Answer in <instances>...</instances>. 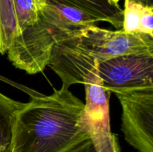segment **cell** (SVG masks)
<instances>
[{
    "label": "cell",
    "mask_w": 153,
    "mask_h": 152,
    "mask_svg": "<svg viewBox=\"0 0 153 152\" xmlns=\"http://www.w3.org/2000/svg\"><path fill=\"white\" fill-rule=\"evenodd\" d=\"M84 109L63 85L51 95L33 97L16 116L11 152H65L91 138Z\"/></svg>",
    "instance_id": "cell-1"
},
{
    "label": "cell",
    "mask_w": 153,
    "mask_h": 152,
    "mask_svg": "<svg viewBox=\"0 0 153 152\" xmlns=\"http://www.w3.org/2000/svg\"><path fill=\"white\" fill-rule=\"evenodd\" d=\"M145 52H153V37L148 34L90 25L57 43L47 66L59 76L63 86L69 88L83 83L96 64L120 55Z\"/></svg>",
    "instance_id": "cell-2"
},
{
    "label": "cell",
    "mask_w": 153,
    "mask_h": 152,
    "mask_svg": "<svg viewBox=\"0 0 153 152\" xmlns=\"http://www.w3.org/2000/svg\"><path fill=\"white\" fill-rule=\"evenodd\" d=\"M98 22L79 9L46 1L39 10L37 20L13 39L7 58L16 68L30 75L38 73L48 66L57 43Z\"/></svg>",
    "instance_id": "cell-3"
},
{
    "label": "cell",
    "mask_w": 153,
    "mask_h": 152,
    "mask_svg": "<svg viewBox=\"0 0 153 152\" xmlns=\"http://www.w3.org/2000/svg\"><path fill=\"white\" fill-rule=\"evenodd\" d=\"M122 107V131L139 152H153V86L114 91Z\"/></svg>",
    "instance_id": "cell-4"
},
{
    "label": "cell",
    "mask_w": 153,
    "mask_h": 152,
    "mask_svg": "<svg viewBox=\"0 0 153 152\" xmlns=\"http://www.w3.org/2000/svg\"><path fill=\"white\" fill-rule=\"evenodd\" d=\"M91 72L110 92L153 86V52L115 57L96 64Z\"/></svg>",
    "instance_id": "cell-5"
},
{
    "label": "cell",
    "mask_w": 153,
    "mask_h": 152,
    "mask_svg": "<svg viewBox=\"0 0 153 152\" xmlns=\"http://www.w3.org/2000/svg\"><path fill=\"white\" fill-rule=\"evenodd\" d=\"M84 119L91 140L98 152H120L116 135L111 132L109 116L110 91L102 87L94 72L85 77Z\"/></svg>",
    "instance_id": "cell-6"
},
{
    "label": "cell",
    "mask_w": 153,
    "mask_h": 152,
    "mask_svg": "<svg viewBox=\"0 0 153 152\" xmlns=\"http://www.w3.org/2000/svg\"><path fill=\"white\" fill-rule=\"evenodd\" d=\"M75 7L95 18L99 22H106L117 30L123 21V8L120 0H46Z\"/></svg>",
    "instance_id": "cell-7"
},
{
    "label": "cell",
    "mask_w": 153,
    "mask_h": 152,
    "mask_svg": "<svg viewBox=\"0 0 153 152\" xmlns=\"http://www.w3.org/2000/svg\"><path fill=\"white\" fill-rule=\"evenodd\" d=\"M25 104L0 92V152H11L15 119Z\"/></svg>",
    "instance_id": "cell-8"
},
{
    "label": "cell",
    "mask_w": 153,
    "mask_h": 152,
    "mask_svg": "<svg viewBox=\"0 0 153 152\" xmlns=\"http://www.w3.org/2000/svg\"><path fill=\"white\" fill-rule=\"evenodd\" d=\"M0 32L4 54L16 33L13 0H0Z\"/></svg>",
    "instance_id": "cell-9"
},
{
    "label": "cell",
    "mask_w": 153,
    "mask_h": 152,
    "mask_svg": "<svg viewBox=\"0 0 153 152\" xmlns=\"http://www.w3.org/2000/svg\"><path fill=\"white\" fill-rule=\"evenodd\" d=\"M146 7V4L135 0H124L123 21L121 29L129 34H143L141 23Z\"/></svg>",
    "instance_id": "cell-10"
},
{
    "label": "cell",
    "mask_w": 153,
    "mask_h": 152,
    "mask_svg": "<svg viewBox=\"0 0 153 152\" xmlns=\"http://www.w3.org/2000/svg\"><path fill=\"white\" fill-rule=\"evenodd\" d=\"M13 3L16 16V37L37 20L40 8L35 0H13Z\"/></svg>",
    "instance_id": "cell-11"
},
{
    "label": "cell",
    "mask_w": 153,
    "mask_h": 152,
    "mask_svg": "<svg viewBox=\"0 0 153 152\" xmlns=\"http://www.w3.org/2000/svg\"><path fill=\"white\" fill-rule=\"evenodd\" d=\"M65 152H98L91 138L78 143Z\"/></svg>",
    "instance_id": "cell-12"
},
{
    "label": "cell",
    "mask_w": 153,
    "mask_h": 152,
    "mask_svg": "<svg viewBox=\"0 0 153 152\" xmlns=\"http://www.w3.org/2000/svg\"><path fill=\"white\" fill-rule=\"evenodd\" d=\"M135 1L143 3V4H146V5L153 6V0H135Z\"/></svg>",
    "instance_id": "cell-13"
},
{
    "label": "cell",
    "mask_w": 153,
    "mask_h": 152,
    "mask_svg": "<svg viewBox=\"0 0 153 152\" xmlns=\"http://www.w3.org/2000/svg\"><path fill=\"white\" fill-rule=\"evenodd\" d=\"M35 1L37 2V4H38L39 8H40L42 6H43L46 4V0H35Z\"/></svg>",
    "instance_id": "cell-14"
},
{
    "label": "cell",
    "mask_w": 153,
    "mask_h": 152,
    "mask_svg": "<svg viewBox=\"0 0 153 152\" xmlns=\"http://www.w3.org/2000/svg\"><path fill=\"white\" fill-rule=\"evenodd\" d=\"M0 54H1V55H4V51H3L2 45H1V32H0Z\"/></svg>",
    "instance_id": "cell-15"
}]
</instances>
